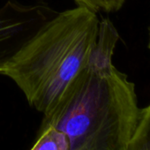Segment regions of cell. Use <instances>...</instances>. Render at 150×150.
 Returning <instances> with one entry per match:
<instances>
[{"label": "cell", "instance_id": "7", "mask_svg": "<svg viewBox=\"0 0 150 150\" xmlns=\"http://www.w3.org/2000/svg\"><path fill=\"white\" fill-rule=\"evenodd\" d=\"M148 47H149V50H150V37H149V44H148Z\"/></svg>", "mask_w": 150, "mask_h": 150}, {"label": "cell", "instance_id": "1", "mask_svg": "<svg viewBox=\"0 0 150 150\" xmlns=\"http://www.w3.org/2000/svg\"><path fill=\"white\" fill-rule=\"evenodd\" d=\"M118 33L109 19L100 21L86 67L68 86L40 129L63 132L70 150H125L140 115L135 88L112 64Z\"/></svg>", "mask_w": 150, "mask_h": 150}, {"label": "cell", "instance_id": "4", "mask_svg": "<svg viewBox=\"0 0 150 150\" xmlns=\"http://www.w3.org/2000/svg\"><path fill=\"white\" fill-rule=\"evenodd\" d=\"M125 150H150V104L140 110L139 121Z\"/></svg>", "mask_w": 150, "mask_h": 150}, {"label": "cell", "instance_id": "6", "mask_svg": "<svg viewBox=\"0 0 150 150\" xmlns=\"http://www.w3.org/2000/svg\"><path fill=\"white\" fill-rule=\"evenodd\" d=\"M77 6H82L97 13L98 12L111 13L118 11L125 0H74Z\"/></svg>", "mask_w": 150, "mask_h": 150}, {"label": "cell", "instance_id": "2", "mask_svg": "<svg viewBox=\"0 0 150 150\" xmlns=\"http://www.w3.org/2000/svg\"><path fill=\"white\" fill-rule=\"evenodd\" d=\"M99 24L96 13L82 6L57 13L12 57L4 74L31 106L48 114L88 64Z\"/></svg>", "mask_w": 150, "mask_h": 150}, {"label": "cell", "instance_id": "3", "mask_svg": "<svg viewBox=\"0 0 150 150\" xmlns=\"http://www.w3.org/2000/svg\"><path fill=\"white\" fill-rule=\"evenodd\" d=\"M57 13L44 2L24 5L7 0L0 6V74L18 50Z\"/></svg>", "mask_w": 150, "mask_h": 150}, {"label": "cell", "instance_id": "5", "mask_svg": "<svg viewBox=\"0 0 150 150\" xmlns=\"http://www.w3.org/2000/svg\"><path fill=\"white\" fill-rule=\"evenodd\" d=\"M31 150H70L67 136L52 126L40 129L39 138Z\"/></svg>", "mask_w": 150, "mask_h": 150}]
</instances>
